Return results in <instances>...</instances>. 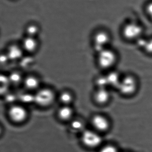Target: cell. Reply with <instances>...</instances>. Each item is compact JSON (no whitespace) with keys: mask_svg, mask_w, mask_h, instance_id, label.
<instances>
[{"mask_svg":"<svg viewBox=\"0 0 152 152\" xmlns=\"http://www.w3.org/2000/svg\"><path fill=\"white\" fill-rule=\"evenodd\" d=\"M96 60L99 67L104 70H109L117 63L118 55L113 50L106 48L97 53Z\"/></svg>","mask_w":152,"mask_h":152,"instance_id":"6da1fadb","label":"cell"},{"mask_svg":"<svg viewBox=\"0 0 152 152\" xmlns=\"http://www.w3.org/2000/svg\"><path fill=\"white\" fill-rule=\"evenodd\" d=\"M56 99L55 92L50 88H41L34 94V102L42 107L52 105Z\"/></svg>","mask_w":152,"mask_h":152,"instance_id":"7a4b0ae2","label":"cell"},{"mask_svg":"<svg viewBox=\"0 0 152 152\" xmlns=\"http://www.w3.org/2000/svg\"><path fill=\"white\" fill-rule=\"evenodd\" d=\"M137 88L136 79L133 76L128 75L121 78L117 89L121 94L129 96L134 94Z\"/></svg>","mask_w":152,"mask_h":152,"instance_id":"3957f363","label":"cell"},{"mask_svg":"<svg viewBox=\"0 0 152 152\" xmlns=\"http://www.w3.org/2000/svg\"><path fill=\"white\" fill-rule=\"evenodd\" d=\"M143 33V27L139 23L134 21L127 23L122 29L123 37L129 40H136L142 36Z\"/></svg>","mask_w":152,"mask_h":152,"instance_id":"277c9868","label":"cell"},{"mask_svg":"<svg viewBox=\"0 0 152 152\" xmlns=\"http://www.w3.org/2000/svg\"><path fill=\"white\" fill-rule=\"evenodd\" d=\"M110 40V37L108 33L104 31L97 32L93 37L94 49L98 53L109 48Z\"/></svg>","mask_w":152,"mask_h":152,"instance_id":"5b68a950","label":"cell"},{"mask_svg":"<svg viewBox=\"0 0 152 152\" xmlns=\"http://www.w3.org/2000/svg\"><path fill=\"white\" fill-rule=\"evenodd\" d=\"M93 98L95 103L103 106L109 103L111 95L108 88H96L93 94Z\"/></svg>","mask_w":152,"mask_h":152,"instance_id":"8992f818","label":"cell"},{"mask_svg":"<svg viewBox=\"0 0 152 152\" xmlns=\"http://www.w3.org/2000/svg\"><path fill=\"white\" fill-rule=\"evenodd\" d=\"M83 143L88 147H96L102 142V138L98 134L91 130L84 131L82 134Z\"/></svg>","mask_w":152,"mask_h":152,"instance_id":"52a82bcc","label":"cell"},{"mask_svg":"<svg viewBox=\"0 0 152 152\" xmlns=\"http://www.w3.org/2000/svg\"><path fill=\"white\" fill-rule=\"evenodd\" d=\"M92 126L99 131H106L110 126V122L107 117L102 114H96L91 118Z\"/></svg>","mask_w":152,"mask_h":152,"instance_id":"ba28073f","label":"cell"},{"mask_svg":"<svg viewBox=\"0 0 152 152\" xmlns=\"http://www.w3.org/2000/svg\"><path fill=\"white\" fill-rule=\"evenodd\" d=\"M9 113L10 118L16 122H22L27 117L26 111L21 106H12L9 110Z\"/></svg>","mask_w":152,"mask_h":152,"instance_id":"9c48e42d","label":"cell"},{"mask_svg":"<svg viewBox=\"0 0 152 152\" xmlns=\"http://www.w3.org/2000/svg\"><path fill=\"white\" fill-rule=\"evenodd\" d=\"M74 109L71 105H62L57 111V116L61 120L68 121L73 118L74 115Z\"/></svg>","mask_w":152,"mask_h":152,"instance_id":"30bf717a","label":"cell"},{"mask_svg":"<svg viewBox=\"0 0 152 152\" xmlns=\"http://www.w3.org/2000/svg\"><path fill=\"white\" fill-rule=\"evenodd\" d=\"M75 98L74 94L69 90H63L59 94V100L62 105H71Z\"/></svg>","mask_w":152,"mask_h":152,"instance_id":"8fae6325","label":"cell"},{"mask_svg":"<svg viewBox=\"0 0 152 152\" xmlns=\"http://www.w3.org/2000/svg\"><path fill=\"white\" fill-rule=\"evenodd\" d=\"M106 76L109 86L117 88L122 78L119 73L115 71H110Z\"/></svg>","mask_w":152,"mask_h":152,"instance_id":"7c38bea8","label":"cell"},{"mask_svg":"<svg viewBox=\"0 0 152 152\" xmlns=\"http://www.w3.org/2000/svg\"><path fill=\"white\" fill-rule=\"evenodd\" d=\"M23 46L27 51L33 52L37 49L38 43L35 37L28 36L23 41Z\"/></svg>","mask_w":152,"mask_h":152,"instance_id":"4fadbf2b","label":"cell"},{"mask_svg":"<svg viewBox=\"0 0 152 152\" xmlns=\"http://www.w3.org/2000/svg\"><path fill=\"white\" fill-rule=\"evenodd\" d=\"M22 55L21 50L17 45H13L11 46L8 50V55L9 59L17 60L19 59Z\"/></svg>","mask_w":152,"mask_h":152,"instance_id":"5bb4252c","label":"cell"},{"mask_svg":"<svg viewBox=\"0 0 152 152\" xmlns=\"http://www.w3.org/2000/svg\"><path fill=\"white\" fill-rule=\"evenodd\" d=\"M40 80L37 77L31 76L27 77L25 80V85L28 89H35L39 87Z\"/></svg>","mask_w":152,"mask_h":152,"instance_id":"9a60e30c","label":"cell"},{"mask_svg":"<svg viewBox=\"0 0 152 152\" xmlns=\"http://www.w3.org/2000/svg\"><path fill=\"white\" fill-rule=\"evenodd\" d=\"M10 83V82L8 77L0 75V94H3L7 93Z\"/></svg>","mask_w":152,"mask_h":152,"instance_id":"2e32d148","label":"cell"},{"mask_svg":"<svg viewBox=\"0 0 152 152\" xmlns=\"http://www.w3.org/2000/svg\"><path fill=\"white\" fill-rule=\"evenodd\" d=\"M95 83L96 88H108L109 87L106 75L98 76L95 80Z\"/></svg>","mask_w":152,"mask_h":152,"instance_id":"e0dca14e","label":"cell"},{"mask_svg":"<svg viewBox=\"0 0 152 152\" xmlns=\"http://www.w3.org/2000/svg\"><path fill=\"white\" fill-rule=\"evenodd\" d=\"M39 29L37 26L34 25H30L26 28V32L28 36L35 37V36L39 33Z\"/></svg>","mask_w":152,"mask_h":152,"instance_id":"ac0fdd59","label":"cell"},{"mask_svg":"<svg viewBox=\"0 0 152 152\" xmlns=\"http://www.w3.org/2000/svg\"><path fill=\"white\" fill-rule=\"evenodd\" d=\"M71 128L74 130H80L84 127V123L82 121L79 119H73L71 122Z\"/></svg>","mask_w":152,"mask_h":152,"instance_id":"d6986e66","label":"cell"},{"mask_svg":"<svg viewBox=\"0 0 152 152\" xmlns=\"http://www.w3.org/2000/svg\"><path fill=\"white\" fill-rule=\"evenodd\" d=\"M20 99L22 102L26 103L34 102V95L29 94H23L20 96Z\"/></svg>","mask_w":152,"mask_h":152,"instance_id":"ffe728a7","label":"cell"},{"mask_svg":"<svg viewBox=\"0 0 152 152\" xmlns=\"http://www.w3.org/2000/svg\"><path fill=\"white\" fill-rule=\"evenodd\" d=\"M8 77L10 82L12 83V84H18L21 80V76L19 73L17 72L12 73Z\"/></svg>","mask_w":152,"mask_h":152,"instance_id":"44dd1931","label":"cell"},{"mask_svg":"<svg viewBox=\"0 0 152 152\" xmlns=\"http://www.w3.org/2000/svg\"><path fill=\"white\" fill-rule=\"evenodd\" d=\"M146 14L152 21V1L148 2L145 6Z\"/></svg>","mask_w":152,"mask_h":152,"instance_id":"7402d4cb","label":"cell"},{"mask_svg":"<svg viewBox=\"0 0 152 152\" xmlns=\"http://www.w3.org/2000/svg\"><path fill=\"white\" fill-rule=\"evenodd\" d=\"M147 38L143 37L142 36L138 38L136 40L137 45L138 47L142 49H144L145 45H146V42H147Z\"/></svg>","mask_w":152,"mask_h":152,"instance_id":"603a6c76","label":"cell"},{"mask_svg":"<svg viewBox=\"0 0 152 152\" xmlns=\"http://www.w3.org/2000/svg\"><path fill=\"white\" fill-rule=\"evenodd\" d=\"M144 49L148 53L152 54V38L147 39L146 45Z\"/></svg>","mask_w":152,"mask_h":152,"instance_id":"cb8c5ba5","label":"cell"},{"mask_svg":"<svg viewBox=\"0 0 152 152\" xmlns=\"http://www.w3.org/2000/svg\"><path fill=\"white\" fill-rule=\"evenodd\" d=\"M100 152H118L117 149L112 145H107L102 148Z\"/></svg>","mask_w":152,"mask_h":152,"instance_id":"d4e9b609","label":"cell"},{"mask_svg":"<svg viewBox=\"0 0 152 152\" xmlns=\"http://www.w3.org/2000/svg\"><path fill=\"white\" fill-rule=\"evenodd\" d=\"M9 59L8 55L5 54H1L0 55V63L4 64L6 63L7 61Z\"/></svg>","mask_w":152,"mask_h":152,"instance_id":"484cf974","label":"cell"},{"mask_svg":"<svg viewBox=\"0 0 152 152\" xmlns=\"http://www.w3.org/2000/svg\"><path fill=\"white\" fill-rule=\"evenodd\" d=\"M5 99H6V102H12L15 100V96L13 94H9L6 95Z\"/></svg>","mask_w":152,"mask_h":152,"instance_id":"4316f807","label":"cell"},{"mask_svg":"<svg viewBox=\"0 0 152 152\" xmlns=\"http://www.w3.org/2000/svg\"><path fill=\"white\" fill-rule=\"evenodd\" d=\"M29 59L30 58H26H26H25L24 59V60H22V66H27L28 64H30V60L31 59Z\"/></svg>","mask_w":152,"mask_h":152,"instance_id":"83f0119b","label":"cell"},{"mask_svg":"<svg viewBox=\"0 0 152 152\" xmlns=\"http://www.w3.org/2000/svg\"><path fill=\"white\" fill-rule=\"evenodd\" d=\"M1 128H0V134H1Z\"/></svg>","mask_w":152,"mask_h":152,"instance_id":"f1b7e54d","label":"cell"}]
</instances>
